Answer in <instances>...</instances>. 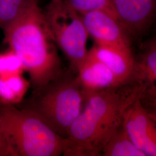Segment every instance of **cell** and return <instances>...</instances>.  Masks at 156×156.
<instances>
[{
	"label": "cell",
	"mask_w": 156,
	"mask_h": 156,
	"mask_svg": "<svg viewBox=\"0 0 156 156\" xmlns=\"http://www.w3.org/2000/svg\"><path fill=\"white\" fill-rule=\"evenodd\" d=\"M130 82L140 87V100L145 106L156 103V35L145 44L139 57L134 58Z\"/></svg>",
	"instance_id": "9c48e42d"
},
{
	"label": "cell",
	"mask_w": 156,
	"mask_h": 156,
	"mask_svg": "<svg viewBox=\"0 0 156 156\" xmlns=\"http://www.w3.org/2000/svg\"><path fill=\"white\" fill-rule=\"evenodd\" d=\"M84 95L77 75L61 73L44 86L34 89L21 108L38 117L64 139L83 108Z\"/></svg>",
	"instance_id": "3957f363"
},
{
	"label": "cell",
	"mask_w": 156,
	"mask_h": 156,
	"mask_svg": "<svg viewBox=\"0 0 156 156\" xmlns=\"http://www.w3.org/2000/svg\"><path fill=\"white\" fill-rule=\"evenodd\" d=\"M0 127L15 156H58L64 138L31 112L0 104Z\"/></svg>",
	"instance_id": "277c9868"
},
{
	"label": "cell",
	"mask_w": 156,
	"mask_h": 156,
	"mask_svg": "<svg viewBox=\"0 0 156 156\" xmlns=\"http://www.w3.org/2000/svg\"><path fill=\"white\" fill-rule=\"evenodd\" d=\"M123 124L134 144L145 156H156V120L140 98L125 112Z\"/></svg>",
	"instance_id": "8992f818"
},
{
	"label": "cell",
	"mask_w": 156,
	"mask_h": 156,
	"mask_svg": "<svg viewBox=\"0 0 156 156\" xmlns=\"http://www.w3.org/2000/svg\"><path fill=\"white\" fill-rule=\"evenodd\" d=\"M83 95L82 111L64 139V156H102L123 122L125 112L135 101L142 98V92L140 86L129 82Z\"/></svg>",
	"instance_id": "6da1fadb"
},
{
	"label": "cell",
	"mask_w": 156,
	"mask_h": 156,
	"mask_svg": "<svg viewBox=\"0 0 156 156\" xmlns=\"http://www.w3.org/2000/svg\"><path fill=\"white\" fill-rule=\"evenodd\" d=\"M145 107L146 108V109L149 111V112L151 113V115H152V116L156 120V103L151 104V105H147V106H145Z\"/></svg>",
	"instance_id": "ac0fdd59"
},
{
	"label": "cell",
	"mask_w": 156,
	"mask_h": 156,
	"mask_svg": "<svg viewBox=\"0 0 156 156\" xmlns=\"http://www.w3.org/2000/svg\"><path fill=\"white\" fill-rule=\"evenodd\" d=\"M88 54L103 63L123 84L130 82L134 66L131 49L95 44Z\"/></svg>",
	"instance_id": "8fae6325"
},
{
	"label": "cell",
	"mask_w": 156,
	"mask_h": 156,
	"mask_svg": "<svg viewBox=\"0 0 156 156\" xmlns=\"http://www.w3.org/2000/svg\"><path fill=\"white\" fill-rule=\"evenodd\" d=\"M24 71L22 60L13 50L0 53V78L21 75Z\"/></svg>",
	"instance_id": "9a60e30c"
},
{
	"label": "cell",
	"mask_w": 156,
	"mask_h": 156,
	"mask_svg": "<svg viewBox=\"0 0 156 156\" xmlns=\"http://www.w3.org/2000/svg\"><path fill=\"white\" fill-rule=\"evenodd\" d=\"M119 20L129 36L146 31L156 18V0H111Z\"/></svg>",
	"instance_id": "ba28073f"
},
{
	"label": "cell",
	"mask_w": 156,
	"mask_h": 156,
	"mask_svg": "<svg viewBox=\"0 0 156 156\" xmlns=\"http://www.w3.org/2000/svg\"><path fill=\"white\" fill-rule=\"evenodd\" d=\"M80 15L92 12H109L115 14L111 0H63ZM116 15V14H115Z\"/></svg>",
	"instance_id": "2e32d148"
},
{
	"label": "cell",
	"mask_w": 156,
	"mask_h": 156,
	"mask_svg": "<svg viewBox=\"0 0 156 156\" xmlns=\"http://www.w3.org/2000/svg\"><path fill=\"white\" fill-rule=\"evenodd\" d=\"M30 82L21 75L0 78V104L14 105L24 100Z\"/></svg>",
	"instance_id": "7c38bea8"
},
{
	"label": "cell",
	"mask_w": 156,
	"mask_h": 156,
	"mask_svg": "<svg viewBox=\"0 0 156 156\" xmlns=\"http://www.w3.org/2000/svg\"><path fill=\"white\" fill-rule=\"evenodd\" d=\"M3 31L5 42L22 60L34 89L62 73L56 44L38 1Z\"/></svg>",
	"instance_id": "7a4b0ae2"
},
{
	"label": "cell",
	"mask_w": 156,
	"mask_h": 156,
	"mask_svg": "<svg viewBox=\"0 0 156 156\" xmlns=\"http://www.w3.org/2000/svg\"><path fill=\"white\" fill-rule=\"evenodd\" d=\"M81 16L89 37L94 40L95 44L131 49L129 36L115 14L99 11Z\"/></svg>",
	"instance_id": "52a82bcc"
},
{
	"label": "cell",
	"mask_w": 156,
	"mask_h": 156,
	"mask_svg": "<svg viewBox=\"0 0 156 156\" xmlns=\"http://www.w3.org/2000/svg\"><path fill=\"white\" fill-rule=\"evenodd\" d=\"M37 0H0V28L2 30L24 14Z\"/></svg>",
	"instance_id": "5bb4252c"
},
{
	"label": "cell",
	"mask_w": 156,
	"mask_h": 156,
	"mask_svg": "<svg viewBox=\"0 0 156 156\" xmlns=\"http://www.w3.org/2000/svg\"><path fill=\"white\" fill-rule=\"evenodd\" d=\"M43 12L52 39L77 72L89 51V35L81 15L63 0H51Z\"/></svg>",
	"instance_id": "5b68a950"
},
{
	"label": "cell",
	"mask_w": 156,
	"mask_h": 156,
	"mask_svg": "<svg viewBox=\"0 0 156 156\" xmlns=\"http://www.w3.org/2000/svg\"><path fill=\"white\" fill-rule=\"evenodd\" d=\"M0 156H15L0 127Z\"/></svg>",
	"instance_id": "e0dca14e"
},
{
	"label": "cell",
	"mask_w": 156,
	"mask_h": 156,
	"mask_svg": "<svg viewBox=\"0 0 156 156\" xmlns=\"http://www.w3.org/2000/svg\"><path fill=\"white\" fill-rule=\"evenodd\" d=\"M77 77L83 93L117 87L124 84L103 63L88 53L78 68Z\"/></svg>",
	"instance_id": "30bf717a"
},
{
	"label": "cell",
	"mask_w": 156,
	"mask_h": 156,
	"mask_svg": "<svg viewBox=\"0 0 156 156\" xmlns=\"http://www.w3.org/2000/svg\"><path fill=\"white\" fill-rule=\"evenodd\" d=\"M102 156H145L129 136L123 122L104 149Z\"/></svg>",
	"instance_id": "4fadbf2b"
}]
</instances>
